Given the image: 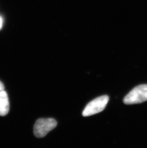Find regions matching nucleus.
I'll list each match as a JSON object with an SVG mask.
<instances>
[{
    "label": "nucleus",
    "mask_w": 147,
    "mask_h": 148,
    "mask_svg": "<svg viewBox=\"0 0 147 148\" xmlns=\"http://www.w3.org/2000/svg\"><path fill=\"white\" fill-rule=\"evenodd\" d=\"M147 101V84H142L135 87L124 98L126 105L140 103Z\"/></svg>",
    "instance_id": "f257e3e1"
},
{
    "label": "nucleus",
    "mask_w": 147,
    "mask_h": 148,
    "mask_svg": "<svg viewBox=\"0 0 147 148\" xmlns=\"http://www.w3.org/2000/svg\"><path fill=\"white\" fill-rule=\"evenodd\" d=\"M57 124V121L54 119H39L34 125V135L38 138H44L49 132L54 130Z\"/></svg>",
    "instance_id": "f03ea898"
},
{
    "label": "nucleus",
    "mask_w": 147,
    "mask_h": 148,
    "mask_svg": "<svg viewBox=\"0 0 147 148\" xmlns=\"http://www.w3.org/2000/svg\"><path fill=\"white\" fill-rule=\"evenodd\" d=\"M109 99V97L107 95L95 98L86 105L82 115L84 117H86L102 112L105 108Z\"/></svg>",
    "instance_id": "7ed1b4c3"
},
{
    "label": "nucleus",
    "mask_w": 147,
    "mask_h": 148,
    "mask_svg": "<svg viewBox=\"0 0 147 148\" xmlns=\"http://www.w3.org/2000/svg\"><path fill=\"white\" fill-rule=\"evenodd\" d=\"M10 105L8 97L5 91L0 92V116H5L8 113Z\"/></svg>",
    "instance_id": "20e7f679"
},
{
    "label": "nucleus",
    "mask_w": 147,
    "mask_h": 148,
    "mask_svg": "<svg viewBox=\"0 0 147 148\" xmlns=\"http://www.w3.org/2000/svg\"><path fill=\"white\" fill-rule=\"evenodd\" d=\"M4 89V86L3 84L0 81V92L1 91H3Z\"/></svg>",
    "instance_id": "39448f33"
},
{
    "label": "nucleus",
    "mask_w": 147,
    "mask_h": 148,
    "mask_svg": "<svg viewBox=\"0 0 147 148\" xmlns=\"http://www.w3.org/2000/svg\"><path fill=\"white\" fill-rule=\"evenodd\" d=\"M3 21L2 18L0 16V30L1 29L2 27H3Z\"/></svg>",
    "instance_id": "423d86ee"
}]
</instances>
